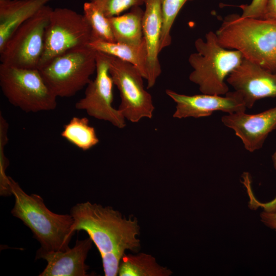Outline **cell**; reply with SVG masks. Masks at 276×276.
<instances>
[{
    "label": "cell",
    "mask_w": 276,
    "mask_h": 276,
    "mask_svg": "<svg viewBox=\"0 0 276 276\" xmlns=\"http://www.w3.org/2000/svg\"><path fill=\"white\" fill-rule=\"evenodd\" d=\"M262 222L267 226L276 231V211H265L261 214Z\"/></svg>",
    "instance_id": "484cf974"
},
{
    "label": "cell",
    "mask_w": 276,
    "mask_h": 276,
    "mask_svg": "<svg viewBox=\"0 0 276 276\" xmlns=\"http://www.w3.org/2000/svg\"><path fill=\"white\" fill-rule=\"evenodd\" d=\"M109 55L96 51V76L87 85L84 96L76 103L75 108L122 129L126 126V119L112 106L114 84L109 73Z\"/></svg>",
    "instance_id": "30bf717a"
},
{
    "label": "cell",
    "mask_w": 276,
    "mask_h": 276,
    "mask_svg": "<svg viewBox=\"0 0 276 276\" xmlns=\"http://www.w3.org/2000/svg\"><path fill=\"white\" fill-rule=\"evenodd\" d=\"M9 178L15 200L11 212L13 216L31 229L41 248L55 251L69 249V243L74 234L71 229L74 219L71 214L51 212L39 195L27 194L18 182Z\"/></svg>",
    "instance_id": "3957f363"
},
{
    "label": "cell",
    "mask_w": 276,
    "mask_h": 276,
    "mask_svg": "<svg viewBox=\"0 0 276 276\" xmlns=\"http://www.w3.org/2000/svg\"><path fill=\"white\" fill-rule=\"evenodd\" d=\"M194 45L196 51L188 58L193 68L189 80L198 85L202 94L225 95L229 88L225 81L243 61L242 54L222 47L212 31L205 34V40L197 38Z\"/></svg>",
    "instance_id": "277c9868"
},
{
    "label": "cell",
    "mask_w": 276,
    "mask_h": 276,
    "mask_svg": "<svg viewBox=\"0 0 276 276\" xmlns=\"http://www.w3.org/2000/svg\"><path fill=\"white\" fill-rule=\"evenodd\" d=\"M52 0H0V49L14 31Z\"/></svg>",
    "instance_id": "2e32d148"
},
{
    "label": "cell",
    "mask_w": 276,
    "mask_h": 276,
    "mask_svg": "<svg viewBox=\"0 0 276 276\" xmlns=\"http://www.w3.org/2000/svg\"><path fill=\"white\" fill-rule=\"evenodd\" d=\"M172 272L159 265L154 257L145 253L125 254L118 272L120 276H169Z\"/></svg>",
    "instance_id": "d6986e66"
},
{
    "label": "cell",
    "mask_w": 276,
    "mask_h": 276,
    "mask_svg": "<svg viewBox=\"0 0 276 276\" xmlns=\"http://www.w3.org/2000/svg\"><path fill=\"white\" fill-rule=\"evenodd\" d=\"M61 136L83 151H87L99 143L95 129L86 117H74L63 126Z\"/></svg>",
    "instance_id": "ffe728a7"
},
{
    "label": "cell",
    "mask_w": 276,
    "mask_h": 276,
    "mask_svg": "<svg viewBox=\"0 0 276 276\" xmlns=\"http://www.w3.org/2000/svg\"><path fill=\"white\" fill-rule=\"evenodd\" d=\"M226 81L241 96L248 108L259 100L276 98V72L244 58Z\"/></svg>",
    "instance_id": "7c38bea8"
},
{
    "label": "cell",
    "mask_w": 276,
    "mask_h": 276,
    "mask_svg": "<svg viewBox=\"0 0 276 276\" xmlns=\"http://www.w3.org/2000/svg\"><path fill=\"white\" fill-rule=\"evenodd\" d=\"M144 10L140 6L122 15L108 17L116 42L139 44L143 40Z\"/></svg>",
    "instance_id": "ac0fdd59"
},
{
    "label": "cell",
    "mask_w": 276,
    "mask_h": 276,
    "mask_svg": "<svg viewBox=\"0 0 276 276\" xmlns=\"http://www.w3.org/2000/svg\"><path fill=\"white\" fill-rule=\"evenodd\" d=\"M73 233L84 231L97 247L102 258L104 275H118L120 264L126 250L137 252L140 247V227L137 218L127 219L110 206L89 201L77 203L71 209Z\"/></svg>",
    "instance_id": "6da1fadb"
},
{
    "label": "cell",
    "mask_w": 276,
    "mask_h": 276,
    "mask_svg": "<svg viewBox=\"0 0 276 276\" xmlns=\"http://www.w3.org/2000/svg\"><path fill=\"white\" fill-rule=\"evenodd\" d=\"M109 70L120 93L118 109L125 119L137 123L143 118H152L155 107L151 95L144 88L140 71L132 64L111 56Z\"/></svg>",
    "instance_id": "9c48e42d"
},
{
    "label": "cell",
    "mask_w": 276,
    "mask_h": 276,
    "mask_svg": "<svg viewBox=\"0 0 276 276\" xmlns=\"http://www.w3.org/2000/svg\"><path fill=\"white\" fill-rule=\"evenodd\" d=\"M107 17L119 15L124 11L145 4V0H90Z\"/></svg>",
    "instance_id": "cb8c5ba5"
},
{
    "label": "cell",
    "mask_w": 276,
    "mask_h": 276,
    "mask_svg": "<svg viewBox=\"0 0 276 276\" xmlns=\"http://www.w3.org/2000/svg\"><path fill=\"white\" fill-rule=\"evenodd\" d=\"M192 0H161L162 30L160 41V52L172 42L171 31L174 21L183 5Z\"/></svg>",
    "instance_id": "7402d4cb"
},
{
    "label": "cell",
    "mask_w": 276,
    "mask_h": 276,
    "mask_svg": "<svg viewBox=\"0 0 276 276\" xmlns=\"http://www.w3.org/2000/svg\"><path fill=\"white\" fill-rule=\"evenodd\" d=\"M263 18L276 20V0H267Z\"/></svg>",
    "instance_id": "4316f807"
},
{
    "label": "cell",
    "mask_w": 276,
    "mask_h": 276,
    "mask_svg": "<svg viewBox=\"0 0 276 276\" xmlns=\"http://www.w3.org/2000/svg\"><path fill=\"white\" fill-rule=\"evenodd\" d=\"M96 51L113 56L134 65L144 79L148 76V54L145 41L130 44L100 40L90 41L88 44Z\"/></svg>",
    "instance_id": "e0dca14e"
},
{
    "label": "cell",
    "mask_w": 276,
    "mask_h": 276,
    "mask_svg": "<svg viewBox=\"0 0 276 276\" xmlns=\"http://www.w3.org/2000/svg\"><path fill=\"white\" fill-rule=\"evenodd\" d=\"M91 40V29L83 14L66 8L53 9L38 70L69 50L87 46Z\"/></svg>",
    "instance_id": "ba28073f"
},
{
    "label": "cell",
    "mask_w": 276,
    "mask_h": 276,
    "mask_svg": "<svg viewBox=\"0 0 276 276\" xmlns=\"http://www.w3.org/2000/svg\"><path fill=\"white\" fill-rule=\"evenodd\" d=\"M272 159L273 161V166L276 169V151L273 154L272 156ZM266 210L270 212L276 211V197L269 202L264 204Z\"/></svg>",
    "instance_id": "83f0119b"
},
{
    "label": "cell",
    "mask_w": 276,
    "mask_h": 276,
    "mask_svg": "<svg viewBox=\"0 0 276 276\" xmlns=\"http://www.w3.org/2000/svg\"><path fill=\"white\" fill-rule=\"evenodd\" d=\"M221 121L252 152L262 148L268 134L276 129V106L257 114L245 111L227 114L222 117Z\"/></svg>",
    "instance_id": "4fadbf2b"
},
{
    "label": "cell",
    "mask_w": 276,
    "mask_h": 276,
    "mask_svg": "<svg viewBox=\"0 0 276 276\" xmlns=\"http://www.w3.org/2000/svg\"><path fill=\"white\" fill-rule=\"evenodd\" d=\"M275 72H276V62H275Z\"/></svg>",
    "instance_id": "f1b7e54d"
},
{
    "label": "cell",
    "mask_w": 276,
    "mask_h": 276,
    "mask_svg": "<svg viewBox=\"0 0 276 276\" xmlns=\"http://www.w3.org/2000/svg\"><path fill=\"white\" fill-rule=\"evenodd\" d=\"M267 0H252L249 4L239 6L243 17L263 18Z\"/></svg>",
    "instance_id": "d4e9b609"
},
{
    "label": "cell",
    "mask_w": 276,
    "mask_h": 276,
    "mask_svg": "<svg viewBox=\"0 0 276 276\" xmlns=\"http://www.w3.org/2000/svg\"><path fill=\"white\" fill-rule=\"evenodd\" d=\"M215 33L223 48L238 51L244 59L275 72L276 20L231 14Z\"/></svg>",
    "instance_id": "7a4b0ae2"
},
{
    "label": "cell",
    "mask_w": 276,
    "mask_h": 276,
    "mask_svg": "<svg viewBox=\"0 0 276 276\" xmlns=\"http://www.w3.org/2000/svg\"><path fill=\"white\" fill-rule=\"evenodd\" d=\"M53 8L45 5L19 26L0 49V61L6 65L38 69Z\"/></svg>",
    "instance_id": "52a82bcc"
},
{
    "label": "cell",
    "mask_w": 276,
    "mask_h": 276,
    "mask_svg": "<svg viewBox=\"0 0 276 276\" xmlns=\"http://www.w3.org/2000/svg\"><path fill=\"white\" fill-rule=\"evenodd\" d=\"M96 70V51L85 46L69 50L39 69L57 97L74 96L91 81Z\"/></svg>",
    "instance_id": "5b68a950"
},
{
    "label": "cell",
    "mask_w": 276,
    "mask_h": 276,
    "mask_svg": "<svg viewBox=\"0 0 276 276\" xmlns=\"http://www.w3.org/2000/svg\"><path fill=\"white\" fill-rule=\"evenodd\" d=\"M166 94L176 103L173 117L182 119L208 117L216 111L231 114L245 111L247 107L241 96L236 91L223 95L201 94L186 95L171 89Z\"/></svg>",
    "instance_id": "8fae6325"
},
{
    "label": "cell",
    "mask_w": 276,
    "mask_h": 276,
    "mask_svg": "<svg viewBox=\"0 0 276 276\" xmlns=\"http://www.w3.org/2000/svg\"><path fill=\"white\" fill-rule=\"evenodd\" d=\"M90 237L77 240L72 248L66 251H48L41 247L36 254V259H42L47 265L39 276H86L89 266L85 263L92 247Z\"/></svg>",
    "instance_id": "5bb4252c"
},
{
    "label": "cell",
    "mask_w": 276,
    "mask_h": 276,
    "mask_svg": "<svg viewBox=\"0 0 276 276\" xmlns=\"http://www.w3.org/2000/svg\"><path fill=\"white\" fill-rule=\"evenodd\" d=\"M0 86L8 102L26 112L50 111L57 107L58 97L38 69L19 68L1 63Z\"/></svg>",
    "instance_id": "8992f818"
},
{
    "label": "cell",
    "mask_w": 276,
    "mask_h": 276,
    "mask_svg": "<svg viewBox=\"0 0 276 276\" xmlns=\"http://www.w3.org/2000/svg\"><path fill=\"white\" fill-rule=\"evenodd\" d=\"M9 124L0 113V194L4 197L12 195L9 176L6 171L9 162L5 154V147L8 142V131Z\"/></svg>",
    "instance_id": "603a6c76"
},
{
    "label": "cell",
    "mask_w": 276,
    "mask_h": 276,
    "mask_svg": "<svg viewBox=\"0 0 276 276\" xmlns=\"http://www.w3.org/2000/svg\"><path fill=\"white\" fill-rule=\"evenodd\" d=\"M142 20L148 54L147 88L152 87L162 73L158 59L162 30L161 0H145Z\"/></svg>",
    "instance_id": "9a60e30c"
},
{
    "label": "cell",
    "mask_w": 276,
    "mask_h": 276,
    "mask_svg": "<svg viewBox=\"0 0 276 276\" xmlns=\"http://www.w3.org/2000/svg\"><path fill=\"white\" fill-rule=\"evenodd\" d=\"M83 9V14L91 29V41L116 42L108 17L90 1L84 4Z\"/></svg>",
    "instance_id": "44dd1931"
}]
</instances>
